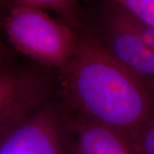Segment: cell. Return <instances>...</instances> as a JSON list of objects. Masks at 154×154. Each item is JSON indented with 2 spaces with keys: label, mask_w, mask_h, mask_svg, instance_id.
Segmentation results:
<instances>
[{
  "label": "cell",
  "mask_w": 154,
  "mask_h": 154,
  "mask_svg": "<svg viewBox=\"0 0 154 154\" xmlns=\"http://www.w3.org/2000/svg\"><path fill=\"white\" fill-rule=\"evenodd\" d=\"M129 16L131 18V22L134 28H135L140 36L143 39L144 43L146 45L148 49L154 56V28L145 25L144 23L138 21L136 18L132 17L130 14Z\"/></svg>",
  "instance_id": "obj_10"
},
{
  "label": "cell",
  "mask_w": 154,
  "mask_h": 154,
  "mask_svg": "<svg viewBox=\"0 0 154 154\" xmlns=\"http://www.w3.org/2000/svg\"><path fill=\"white\" fill-rule=\"evenodd\" d=\"M73 128L77 154H132L126 141L106 127L81 118Z\"/></svg>",
  "instance_id": "obj_6"
},
{
  "label": "cell",
  "mask_w": 154,
  "mask_h": 154,
  "mask_svg": "<svg viewBox=\"0 0 154 154\" xmlns=\"http://www.w3.org/2000/svg\"><path fill=\"white\" fill-rule=\"evenodd\" d=\"M4 33L18 52L40 67L63 69L71 60L79 37L75 28L45 11L9 3Z\"/></svg>",
  "instance_id": "obj_2"
},
{
  "label": "cell",
  "mask_w": 154,
  "mask_h": 154,
  "mask_svg": "<svg viewBox=\"0 0 154 154\" xmlns=\"http://www.w3.org/2000/svg\"><path fill=\"white\" fill-rule=\"evenodd\" d=\"M132 154H154V113L129 146Z\"/></svg>",
  "instance_id": "obj_9"
},
{
  "label": "cell",
  "mask_w": 154,
  "mask_h": 154,
  "mask_svg": "<svg viewBox=\"0 0 154 154\" xmlns=\"http://www.w3.org/2000/svg\"><path fill=\"white\" fill-rule=\"evenodd\" d=\"M7 4L17 3L55 12L59 20L75 28L80 23V0H5Z\"/></svg>",
  "instance_id": "obj_7"
},
{
  "label": "cell",
  "mask_w": 154,
  "mask_h": 154,
  "mask_svg": "<svg viewBox=\"0 0 154 154\" xmlns=\"http://www.w3.org/2000/svg\"><path fill=\"white\" fill-rule=\"evenodd\" d=\"M119 6L145 25L154 28V0H105Z\"/></svg>",
  "instance_id": "obj_8"
},
{
  "label": "cell",
  "mask_w": 154,
  "mask_h": 154,
  "mask_svg": "<svg viewBox=\"0 0 154 154\" xmlns=\"http://www.w3.org/2000/svg\"><path fill=\"white\" fill-rule=\"evenodd\" d=\"M62 71L66 94L82 118L118 134L128 147L154 113V97L93 36L79 38Z\"/></svg>",
  "instance_id": "obj_1"
},
{
  "label": "cell",
  "mask_w": 154,
  "mask_h": 154,
  "mask_svg": "<svg viewBox=\"0 0 154 154\" xmlns=\"http://www.w3.org/2000/svg\"><path fill=\"white\" fill-rule=\"evenodd\" d=\"M108 3L96 38L121 65L140 79L154 97V56L133 26L129 14Z\"/></svg>",
  "instance_id": "obj_4"
},
{
  "label": "cell",
  "mask_w": 154,
  "mask_h": 154,
  "mask_svg": "<svg viewBox=\"0 0 154 154\" xmlns=\"http://www.w3.org/2000/svg\"><path fill=\"white\" fill-rule=\"evenodd\" d=\"M49 91L40 66L0 61V126L47 100Z\"/></svg>",
  "instance_id": "obj_5"
},
{
  "label": "cell",
  "mask_w": 154,
  "mask_h": 154,
  "mask_svg": "<svg viewBox=\"0 0 154 154\" xmlns=\"http://www.w3.org/2000/svg\"><path fill=\"white\" fill-rule=\"evenodd\" d=\"M8 11V4L5 0H0V61L13 60L10 51L6 47L2 39V33L4 32V24Z\"/></svg>",
  "instance_id": "obj_11"
},
{
  "label": "cell",
  "mask_w": 154,
  "mask_h": 154,
  "mask_svg": "<svg viewBox=\"0 0 154 154\" xmlns=\"http://www.w3.org/2000/svg\"><path fill=\"white\" fill-rule=\"evenodd\" d=\"M73 131L45 100L0 126V154H77Z\"/></svg>",
  "instance_id": "obj_3"
}]
</instances>
